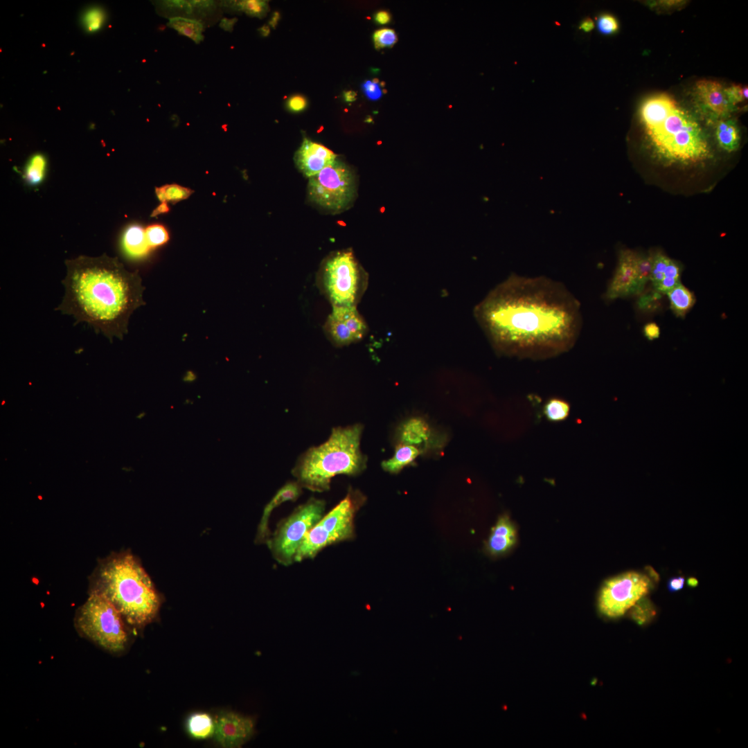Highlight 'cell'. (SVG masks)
Wrapping results in <instances>:
<instances>
[{
	"label": "cell",
	"instance_id": "8fae6325",
	"mask_svg": "<svg viewBox=\"0 0 748 748\" xmlns=\"http://www.w3.org/2000/svg\"><path fill=\"white\" fill-rule=\"evenodd\" d=\"M648 576L636 571H627L607 579L600 591L598 605L600 612L609 618L623 616L651 587Z\"/></svg>",
	"mask_w": 748,
	"mask_h": 748
},
{
	"label": "cell",
	"instance_id": "bcb514c9",
	"mask_svg": "<svg viewBox=\"0 0 748 748\" xmlns=\"http://www.w3.org/2000/svg\"><path fill=\"white\" fill-rule=\"evenodd\" d=\"M594 21L587 17L581 20L578 28L585 33H589L594 29Z\"/></svg>",
	"mask_w": 748,
	"mask_h": 748
},
{
	"label": "cell",
	"instance_id": "9c48e42d",
	"mask_svg": "<svg viewBox=\"0 0 748 748\" xmlns=\"http://www.w3.org/2000/svg\"><path fill=\"white\" fill-rule=\"evenodd\" d=\"M325 507V501L312 497L279 522L267 542L279 563L289 566L294 562L305 537L323 516Z\"/></svg>",
	"mask_w": 748,
	"mask_h": 748
},
{
	"label": "cell",
	"instance_id": "9a60e30c",
	"mask_svg": "<svg viewBox=\"0 0 748 748\" xmlns=\"http://www.w3.org/2000/svg\"><path fill=\"white\" fill-rule=\"evenodd\" d=\"M254 725L250 717L232 712L222 713L215 720L213 735L224 747H239L251 738Z\"/></svg>",
	"mask_w": 748,
	"mask_h": 748
},
{
	"label": "cell",
	"instance_id": "1f68e13d",
	"mask_svg": "<svg viewBox=\"0 0 748 748\" xmlns=\"http://www.w3.org/2000/svg\"><path fill=\"white\" fill-rule=\"evenodd\" d=\"M631 609L630 616L639 625L649 623L657 613L652 603L645 596L639 600Z\"/></svg>",
	"mask_w": 748,
	"mask_h": 748
},
{
	"label": "cell",
	"instance_id": "7402d4cb",
	"mask_svg": "<svg viewBox=\"0 0 748 748\" xmlns=\"http://www.w3.org/2000/svg\"><path fill=\"white\" fill-rule=\"evenodd\" d=\"M423 452L418 447L406 445L396 444L393 456L382 462V469L391 474H398L404 467L414 463L416 459Z\"/></svg>",
	"mask_w": 748,
	"mask_h": 748
},
{
	"label": "cell",
	"instance_id": "30bf717a",
	"mask_svg": "<svg viewBox=\"0 0 748 748\" xmlns=\"http://www.w3.org/2000/svg\"><path fill=\"white\" fill-rule=\"evenodd\" d=\"M307 192L310 201L320 208L332 213L343 211L355 196V175L348 166L336 159L309 178Z\"/></svg>",
	"mask_w": 748,
	"mask_h": 748
},
{
	"label": "cell",
	"instance_id": "2e32d148",
	"mask_svg": "<svg viewBox=\"0 0 748 748\" xmlns=\"http://www.w3.org/2000/svg\"><path fill=\"white\" fill-rule=\"evenodd\" d=\"M337 157L326 146L305 138L294 159L298 169L310 178L332 164Z\"/></svg>",
	"mask_w": 748,
	"mask_h": 748
},
{
	"label": "cell",
	"instance_id": "e0dca14e",
	"mask_svg": "<svg viewBox=\"0 0 748 748\" xmlns=\"http://www.w3.org/2000/svg\"><path fill=\"white\" fill-rule=\"evenodd\" d=\"M681 267L678 262L662 253L653 254L650 281L654 291L666 294L680 283Z\"/></svg>",
	"mask_w": 748,
	"mask_h": 748
},
{
	"label": "cell",
	"instance_id": "db71d44e",
	"mask_svg": "<svg viewBox=\"0 0 748 748\" xmlns=\"http://www.w3.org/2000/svg\"><path fill=\"white\" fill-rule=\"evenodd\" d=\"M4 403H5V401L2 402L1 404L3 405Z\"/></svg>",
	"mask_w": 748,
	"mask_h": 748
},
{
	"label": "cell",
	"instance_id": "4fadbf2b",
	"mask_svg": "<svg viewBox=\"0 0 748 748\" xmlns=\"http://www.w3.org/2000/svg\"><path fill=\"white\" fill-rule=\"evenodd\" d=\"M694 91L699 109L710 123L729 118L737 109L729 101L725 88L717 81L700 80Z\"/></svg>",
	"mask_w": 748,
	"mask_h": 748
},
{
	"label": "cell",
	"instance_id": "8992f818",
	"mask_svg": "<svg viewBox=\"0 0 748 748\" xmlns=\"http://www.w3.org/2000/svg\"><path fill=\"white\" fill-rule=\"evenodd\" d=\"M368 284V276L350 249L336 251L321 262L316 285L332 306H355Z\"/></svg>",
	"mask_w": 748,
	"mask_h": 748
},
{
	"label": "cell",
	"instance_id": "603a6c76",
	"mask_svg": "<svg viewBox=\"0 0 748 748\" xmlns=\"http://www.w3.org/2000/svg\"><path fill=\"white\" fill-rule=\"evenodd\" d=\"M715 125V136L718 145L724 151H736L740 145V130L736 121L729 118L719 120Z\"/></svg>",
	"mask_w": 748,
	"mask_h": 748
},
{
	"label": "cell",
	"instance_id": "c3c4849f",
	"mask_svg": "<svg viewBox=\"0 0 748 748\" xmlns=\"http://www.w3.org/2000/svg\"><path fill=\"white\" fill-rule=\"evenodd\" d=\"M280 13L276 11V12H273L272 15H271V17L270 18V20L269 21V26H271L274 29L276 28V27L278 25V23L279 20H280Z\"/></svg>",
	"mask_w": 748,
	"mask_h": 748
},
{
	"label": "cell",
	"instance_id": "ac0fdd59",
	"mask_svg": "<svg viewBox=\"0 0 748 748\" xmlns=\"http://www.w3.org/2000/svg\"><path fill=\"white\" fill-rule=\"evenodd\" d=\"M517 531L507 515L501 516L492 528L486 550L493 556L504 554L516 543Z\"/></svg>",
	"mask_w": 748,
	"mask_h": 748
},
{
	"label": "cell",
	"instance_id": "ee69618b",
	"mask_svg": "<svg viewBox=\"0 0 748 748\" xmlns=\"http://www.w3.org/2000/svg\"><path fill=\"white\" fill-rule=\"evenodd\" d=\"M391 16L389 12L385 10H380L376 12L374 15V20L375 23L380 25H385L391 21Z\"/></svg>",
	"mask_w": 748,
	"mask_h": 748
},
{
	"label": "cell",
	"instance_id": "f5cc1de1",
	"mask_svg": "<svg viewBox=\"0 0 748 748\" xmlns=\"http://www.w3.org/2000/svg\"><path fill=\"white\" fill-rule=\"evenodd\" d=\"M258 31L262 36L267 37L270 33L269 26L264 25L259 28Z\"/></svg>",
	"mask_w": 748,
	"mask_h": 748
},
{
	"label": "cell",
	"instance_id": "ab89813d",
	"mask_svg": "<svg viewBox=\"0 0 748 748\" xmlns=\"http://www.w3.org/2000/svg\"><path fill=\"white\" fill-rule=\"evenodd\" d=\"M308 105L306 98L301 95H294L287 101V109L294 113L303 111Z\"/></svg>",
	"mask_w": 748,
	"mask_h": 748
},
{
	"label": "cell",
	"instance_id": "ffe728a7",
	"mask_svg": "<svg viewBox=\"0 0 748 748\" xmlns=\"http://www.w3.org/2000/svg\"><path fill=\"white\" fill-rule=\"evenodd\" d=\"M121 247L123 253L132 259L143 258L152 250L148 243L145 229L136 224L125 229L121 239Z\"/></svg>",
	"mask_w": 748,
	"mask_h": 748
},
{
	"label": "cell",
	"instance_id": "e575fe53",
	"mask_svg": "<svg viewBox=\"0 0 748 748\" xmlns=\"http://www.w3.org/2000/svg\"><path fill=\"white\" fill-rule=\"evenodd\" d=\"M105 14L101 8H93L86 11L82 17V24L89 32L100 30L104 24Z\"/></svg>",
	"mask_w": 748,
	"mask_h": 748
},
{
	"label": "cell",
	"instance_id": "cb8c5ba5",
	"mask_svg": "<svg viewBox=\"0 0 748 748\" xmlns=\"http://www.w3.org/2000/svg\"><path fill=\"white\" fill-rule=\"evenodd\" d=\"M670 308L678 317H684L695 302V295L681 283L666 293Z\"/></svg>",
	"mask_w": 748,
	"mask_h": 748
},
{
	"label": "cell",
	"instance_id": "816d5d0a",
	"mask_svg": "<svg viewBox=\"0 0 748 748\" xmlns=\"http://www.w3.org/2000/svg\"><path fill=\"white\" fill-rule=\"evenodd\" d=\"M687 585L690 587H696L698 585V580L695 577H689L686 580Z\"/></svg>",
	"mask_w": 748,
	"mask_h": 748
},
{
	"label": "cell",
	"instance_id": "60d3db41",
	"mask_svg": "<svg viewBox=\"0 0 748 748\" xmlns=\"http://www.w3.org/2000/svg\"><path fill=\"white\" fill-rule=\"evenodd\" d=\"M661 298V294L654 291V292L643 296L638 301V305L641 310H651L656 306L657 301Z\"/></svg>",
	"mask_w": 748,
	"mask_h": 748
},
{
	"label": "cell",
	"instance_id": "6da1fadb",
	"mask_svg": "<svg viewBox=\"0 0 748 748\" xmlns=\"http://www.w3.org/2000/svg\"><path fill=\"white\" fill-rule=\"evenodd\" d=\"M476 319L499 354L542 359L571 350L582 316L578 299L545 276L512 275L476 306Z\"/></svg>",
	"mask_w": 748,
	"mask_h": 748
},
{
	"label": "cell",
	"instance_id": "b9f144b4",
	"mask_svg": "<svg viewBox=\"0 0 748 748\" xmlns=\"http://www.w3.org/2000/svg\"><path fill=\"white\" fill-rule=\"evenodd\" d=\"M684 582V576L672 577L667 582V588L670 592L678 591L683 589Z\"/></svg>",
	"mask_w": 748,
	"mask_h": 748
},
{
	"label": "cell",
	"instance_id": "f1b7e54d",
	"mask_svg": "<svg viewBox=\"0 0 748 748\" xmlns=\"http://www.w3.org/2000/svg\"><path fill=\"white\" fill-rule=\"evenodd\" d=\"M543 413L549 421L554 422L564 421L569 415L570 404L562 398H551L546 401L543 407Z\"/></svg>",
	"mask_w": 748,
	"mask_h": 748
},
{
	"label": "cell",
	"instance_id": "d6a6232c",
	"mask_svg": "<svg viewBox=\"0 0 748 748\" xmlns=\"http://www.w3.org/2000/svg\"><path fill=\"white\" fill-rule=\"evenodd\" d=\"M653 264V253L639 254L636 256L639 286L641 292L650 281Z\"/></svg>",
	"mask_w": 748,
	"mask_h": 748
},
{
	"label": "cell",
	"instance_id": "5b68a950",
	"mask_svg": "<svg viewBox=\"0 0 748 748\" xmlns=\"http://www.w3.org/2000/svg\"><path fill=\"white\" fill-rule=\"evenodd\" d=\"M363 425L357 423L332 429L328 439L302 454L292 474L302 488L312 492L330 489L338 474L357 476L366 467L367 458L360 449Z\"/></svg>",
	"mask_w": 748,
	"mask_h": 748
},
{
	"label": "cell",
	"instance_id": "f907efd6",
	"mask_svg": "<svg viewBox=\"0 0 748 748\" xmlns=\"http://www.w3.org/2000/svg\"><path fill=\"white\" fill-rule=\"evenodd\" d=\"M168 207L167 206L166 204V203H162L154 211L153 215H158V214H159L161 213H166V212H168Z\"/></svg>",
	"mask_w": 748,
	"mask_h": 748
},
{
	"label": "cell",
	"instance_id": "52a82bcc",
	"mask_svg": "<svg viewBox=\"0 0 748 748\" xmlns=\"http://www.w3.org/2000/svg\"><path fill=\"white\" fill-rule=\"evenodd\" d=\"M365 501L366 497L359 490L350 488L346 496L308 533L294 562L313 558L328 546L353 539L354 519Z\"/></svg>",
	"mask_w": 748,
	"mask_h": 748
},
{
	"label": "cell",
	"instance_id": "4dcf8cb0",
	"mask_svg": "<svg viewBox=\"0 0 748 748\" xmlns=\"http://www.w3.org/2000/svg\"><path fill=\"white\" fill-rule=\"evenodd\" d=\"M156 195L161 203H177L187 199L193 190L178 184H166L155 189Z\"/></svg>",
	"mask_w": 748,
	"mask_h": 748
},
{
	"label": "cell",
	"instance_id": "44dd1931",
	"mask_svg": "<svg viewBox=\"0 0 748 748\" xmlns=\"http://www.w3.org/2000/svg\"><path fill=\"white\" fill-rule=\"evenodd\" d=\"M326 338L336 347L348 346L359 339L342 319L332 312L323 326Z\"/></svg>",
	"mask_w": 748,
	"mask_h": 748
},
{
	"label": "cell",
	"instance_id": "681fc988",
	"mask_svg": "<svg viewBox=\"0 0 748 748\" xmlns=\"http://www.w3.org/2000/svg\"><path fill=\"white\" fill-rule=\"evenodd\" d=\"M344 98L346 102H354L357 99V93L353 91H347L344 93Z\"/></svg>",
	"mask_w": 748,
	"mask_h": 748
},
{
	"label": "cell",
	"instance_id": "d6986e66",
	"mask_svg": "<svg viewBox=\"0 0 748 748\" xmlns=\"http://www.w3.org/2000/svg\"><path fill=\"white\" fill-rule=\"evenodd\" d=\"M302 488L296 481L286 483L277 491L264 508L256 537L258 542H267L269 538L268 521L272 510L284 502L296 501L301 495Z\"/></svg>",
	"mask_w": 748,
	"mask_h": 748
},
{
	"label": "cell",
	"instance_id": "d590c367",
	"mask_svg": "<svg viewBox=\"0 0 748 748\" xmlns=\"http://www.w3.org/2000/svg\"><path fill=\"white\" fill-rule=\"evenodd\" d=\"M373 40L376 49L389 48L397 42L398 36L394 30L382 28L373 33Z\"/></svg>",
	"mask_w": 748,
	"mask_h": 748
},
{
	"label": "cell",
	"instance_id": "f6af8a7d",
	"mask_svg": "<svg viewBox=\"0 0 748 748\" xmlns=\"http://www.w3.org/2000/svg\"><path fill=\"white\" fill-rule=\"evenodd\" d=\"M237 21L238 19L236 18H222L220 22L219 26L222 29L225 31L232 32V30H233V26L237 22Z\"/></svg>",
	"mask_w": 748,
	"mask_h": 748
},
{
	"label": "cell",
	"instance_id": "ba28073f",
	"mask_svg": "<svg viewBox=\"0 0 748 748\" xmlns=\"http://www.w3.org/2000/svg\"><path fill=\"white\" fill-rule=\"evenodd\" d=\"M124 618L107 598L89 593L75 615V627L82 636L111 652L124 649L127 640Z\"/></svg>",
	"mask_w": 748,
	"mask_h": 748
},
{
	"label": "cell",
	"instance_id": "f546056e",
	"mask_svg": "<svg viewBox=\"0 0 748 748\" xmlns=\"http://www.w3.org/2000/svg\"><path fill=\"white\" fill-rule=\"evenodd\" d=\"M46 168V159L40 154H35L26 166L24 177L29 184H39L43 179Z\"/></svg>",
	"mask_w": 748,
	"mask_h": 748
},
{
	"label": "cell",
	"instance_id": "7bdbcfd3",
	"mask_svg": "<svg viewBox=\"0 0 748 748\" xmlns=\"http://www.w3.org/2000/svg\"><path fill=\"white\" fill-rule=\"evenodd\" d=\"M643 333L649 340H652L659 337L660 329L655 323H648L643 328Z\"/></svg>",
	"mask_w": 748,
	"mask_h": 748
},
{
	"label": "cell",
	"instance_id": "3957f363",
	"mask_svg": "<svg viewBox=\"0 0 748 748\" xmlns=\"http://www.w3.org/2000/svg\"><path fill=\"white\" fill-rule=\"evenodd\" d=\"M639 118L657 157L667 164H700L711 157L705 131L695 117L666 93L647 98Z\"/></svg>",
	"mask_w": 748,
	"mask_h": 748
},
{
	"label": "cell",
	"instance_id": "5bb4252c",
	"mask_svg": "<svg viewBox=\"0 0 748 748\" xmlns=\"http://www.w3.org/2000/svg\"><path fill=\"white\" fill-rule=\"evenodd\" d=\"M636 256L637 253L630 249L621 250L616 270L605 293L606 300L614 301L641 293Z\"/></svg>",
	"mask_w": 748,
	"mask_h": 748
},
{
	"label": "cell",
	"instance_id": "8d00e7d4",
	"mask_svg": "<svg viewBox=\"0 0 748 748\" xmlns=\"http://www.w3.org/2000/svg\"><path fill=\"white\" fill-rule=\"evenodd\" d=\"M598 31L605 35L616 33L619 28V24L616 18L609 13H603L598 16L596 21Z\"/></svg>",
	"mask_w": 748,
	"mask_h": 748
},
{
	"label": "cell",
	"instance_id": "277c9868",
	"mask_svg": "<svg viewBox=\"0 0 748 748\" xmlns=\"http://www.w3.org/2000/svg\"><path fill=\"white\" fill-rule=\"evenodd\" d=\"M89 593L109 600L128 623L142 627L157 616L161 600L140 561L129 551L99 560L89 577Z\"/></svg>",
	"mask_w": 748,
	"mask_h": 748
},
{
	"label": "cell",
	"instance_id": "f35d334b",
	"mask_svg": "<svg viewBox=\"0 0 748 748\" xmlns=\"http://www.w3.org/2000/svg\"><path fill=\"white\" fill-rule=\"evenodd\" d=\"M725 92L731 103L736 107L738 103L747 99V87L734 84L725 88Z\"/></svg>",
	"mask_w": 748,
	"mask_h": 748
},
{
	"label": "cell",
	"instance_id": "836d02e7",
	"mask_svg": "<svg viewBox=\"0 0 748 748\" xmlns=\"http://www.w3.org/2000/svg\"><path fill=\"white\" fill-rule=\"evenodd\" d=\"M148 243L152 249L166 244L169 240L167 229L161 224H154L145 229Z\"/></svg>",
	"mask_w": 748,
	"mask_h": 748
},
{
	"label": "cell",
	"instance_id": "7a4b0ae2",
	"mask_svg": "<svg viewBox=\"0 0 748 748\" xmlns=\"http://www.w3.org/2000/svg\"><path fill=\"white\" fill-rule=\"evenodd\" d=\"M64 294L55 310L87 323L110 342L127 333L134 311L144 305L145 287L137 271L127 270L116 257L79 256L65 260Z\"/></svg>",
	"mask_w": 748,
	"mask_h": 748
},
{
	"label": "cell",
	"instance_id": "7dc6e473",
	"mask_svg": "<svg viewBox=\"0 0 748 748\" xmlns=\"http://www.w3.org/2000/svg\"><path fill=\"white\" fill-rule=\"evenodd\" d=\"M644 570L645 571V575L650 579L651 582L657 583L659 581V574L657 572V571L654 570L652 567L646 566L645 567Z\"/></svg>",
	"mask_w": 748,
	"mask_h": 748
},
{
	"label": "cell",
	"instance_id": "83f0119b",
	"mask_svg": "<svg viewBox=\"0 0 748 748\" xmlns=\"http://www.w3.org/2000/svg\"><path fill=\"white\" fill-rule=\"evenodd\" d=\"M187 729L192 737L206 739L214 733L215 720L206 713H195L187 721Z\"/></svg>",
	"mask_w": 748,
	"mask_h": 748
},
{
	"label": "cell",
	"instance_id": "7c38bea8",
	"mask_svg": "<svg viewBox=\"0 0 748 748\" xmlns=\"http://www.w3.org/2000/svg\"><path fill=\"white\" fill-rule=\"evenodd\" d=\"M395 438L397 444L415 446L423 454L441 449L446 441L445 435L422 416L404 419L397 427Z\"/></svg>",
	"mask_w": 748,
	"mask_h": 748
},
{
	"label": "cell",
	"instance_id": "74e56055",
	"mask_svg": "<svg viewBox=\"0 0 748 748\" xmlns=\"http://www.w3.org/2000/svg\"><path fill=\"white\" fill-rule=\"evenodd\" d=\"M362 89L365 96L371 100H377L383 95L382 84L378 80H367L362 84Z\"/></svg>",
	"mask_w": 748,
	"mask_h": 748
},
{
	"label": "cell",
	"instance_id": "d4e9b609",
	"mask_svg": "<svg viewBox=\"0 0 748 748\" xmlns=\"http://www.w3.org/2000/svg\"><path fill=\"white\" fill-rule=\"evenodd\" d=\"M167 26L180 35L192 39L195 44L204 40V24L197 19L186 17H173L169 19Z\"/></svg>",
	"mask_w": 748,
	"mask_h": 748
},
{
	"label": "cell",
	"instance_id": "484cf974",
	"mask_svg": "<svg viewBox=\"0 0 748 748\" xmlns=\"http://www.w3.org/2000/svg\"><path fill=\"white\" fill-rule=\"evenodd\" d=\"M220 6L226 11L242 12L260 19L265 17L269 10L268 3L260 0L223 1Z\"/></svg>",
	"mask_w": 748,
	"mask_h": 748
},
{
	"label": "cell",
	"instance_id": "4316f807",
	"mask_svg": "<svg viewBox=\"0 0 748 748\" xmlns=\"http://www.w3.org/2000/svg\"><path fill=\"white\" fill-rule=\"evenodd\" d=\"M157 8L159 13L169 19L177 17L196 19L195 9L193 1L168 0L157 3Z\"/></svg>",
	"mask_w": 748,
	"mask_h": 748
}]
</instances>
